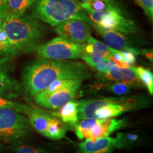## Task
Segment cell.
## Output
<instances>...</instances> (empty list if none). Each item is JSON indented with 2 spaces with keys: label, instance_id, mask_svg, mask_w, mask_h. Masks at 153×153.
Here are the masks:
<instances>
[{
  "label": "cell",
  "instance_id": "obj_7",
  "mask_svg": "<svg viewBox=\"0 0 153 153\" xmlns=\"http://www.w3.org/2000/svg\"><path fill=\"white\" fill-rule=\"evenodd\" d=\"M85 11L93 24L103 29L115 30L122 33H133L138 30L133 21L123 16L120 8L101 11L89 9Z\"/></svg>",
  "mask_w": 153,
  "mask_h": 153
},
{
  "label": "cell",
  "instance_id": "obj_15",
  "mask_svg": "<svg viewBox=\"0 0 153 153\" xmlns=\"http://www.w3.org/2000/svg\"><path fill=\"white\" fill-rule=\"evenodd\" d=\"M24 114H26V117L28 118L31 127L45 136L48 123L53 116L40 108L31 107L28 105H26L25 108Z\"/></svg>",
  "mask_w": 153,
  "mask_h": 153
},
{
  "label": "cell",
  "instance_id": "obj_11",
  "mask_svg": "<svg viewBox=\"0 0 153 153\" xmlns=\"http://www.w3.org/2000/svg\"><path fill=\"white\" fill-rule=\"evenodd\" d=\"M92 26L95 28L97 33L103 38L106 45L112 49L118 51H132L137 55L140 54L141 51L133 46L130 40L125 36V34L115 30H105L99 28V26L93 24Z\"/></svg>",
  "mask_w": 153,
  "mask_h": 153
},
{
  "label": "cell",
  "instance_id": "obj_3",
  "mask_svg": "<svg viewBox=\"0 0 153 153\" xmlns=\"http://www.w3.org/2000/svg\"><path fill=\"white\" fill-rule=\"evenodd\" d=\"M77 102L79 120L87 118H113L143 108L146 104L145 100L139 97H101Z\"/></svg>",
  "mask_w": 153,
  "mask_h": 153
},
{
  "label": "cell",
  "instance_id": "obj_1",
  "mask_svg": "<svg viewBox=\"0 0 153 153\" xmlns=\"http://www.w3.org/2000/svg\"><path fill=\"white\" fill-rule=\"evenodd\" d=\"M91 73L83 63L70 60L38 59L25 67L22 74V86L30 97L45 90L58 79H88Z\"/></svg>",
  "mask_w": 153,
  "mask_h": 153
},
{
  "label": "cell",
  "instance_id": "obj_25",
  "mask_svg": "<svg viewBox=\"0 0 153 153\" xmlns=\"http://www.w3.org/2000/svg\"><path fill=\"white\" fill-rule=\"evenodd\" d=\"M26 104H20V103L15 102L11 100H7V99L1 98L0 97V108L3 107H9V108H13L20 113L24 114V109L26 108Z\"/></svg>",
  "mask_w": 153,
  "mask_h": 153
},
{
  "label": "cell",
  "instance_id": "obj_32",
  "mask_svg": "<svg viewBox=\"0 0 153 153\" xmlns=\"http://www.w3.org/2000/svg\"><path fill=\"white\" fill-rule=\"evenodd\" d=\"M6 15H7L6 14H4V13L0 12V27H1V25H2L3 21H4V18H5Z\"/></svg>",
  "mask_w": 153,
  "mask_h": 153
},
{
  "label": "cell",
  "instance_id": "obj_8",
  "mask_svg": "<svg viewBox=\"0 0 153 153\" xmlns=\"http://www.w3.org/2000/svg\"><path fill=\"white\" fill-rule=\"evenodd\" d=\"M55 31L59 36L72 43L84 44L91 37V25L82 21L72 19L55 26Z\"/></svg>",
  "mask_w": 153,
  "mask_h": 153
},
{
  "label": "cell",
  "instance_id": "obj_19",
  "mask_svg": "<svg viewBox=\"0 0 153 153\" xmlns=\"http://www.w3.org/2000/svg\"><path fill=\"white\" fill-rule=\"evenodd\" d=\"M142 85L147 88L150 94H153V74L148 68L143 67L131 66Z\"/></svg>",
  "mask_w": 153,
  "mask_h": 153
},
{
  "label": "cell",
  "instance_id": "obj_6",
  "mask_svg": "<svg viewBox=\"0 0 153 153\" xmlns=\"http://www.w3.org/2000/svg\"><path fill=\"white\" fill-rule=\"evenodd\" d=\"M31 129L24 114L13 108H0V138L16 140L29 135Z\"/></svg>",
  "mask_w": 153,
  "mask_h": 153
},
{
  "label": "cell",
  "instance_id": "obj_29",
  "mask_svg": "<svg viewBox=\"0 0 153 153\" xmlns=\"http://www.w3.org/2000/svg\"><path fill=\"white\" fill-rule=\"evenodd\" d=\"M0 12L4 14H7V1L6 0H0Z\"/></svg>",
  "mask_w": 153,
  "mask_h": 153
},
{
  "label": "cell",
  "instance_id": "obj_16",
  "mask_svg": "<svg viewBox=\"0 0 153 153\" xmlns=\"http://www.w3.org/2000/svg\"><path fill=\"white\" fill-rule=\"evenodd\" d=\"M55 115L65 123L74 126L79 121L78 118V102L74 100L70 101L58 108Z\"/></svg>",
  "mask_w": 153,
  "mask_h": 153
},
{
  "label": "cell",
  "instance_id": "obj_22",
  "mask_svg": "<svg viewBox=\"0 0 153 153\" xmlns=\"http://www.w3.org/2000/svg\"><path fill=\"white\" fill-rule=\"evenodd\" d=\"M14 57H15L14 53L9 45L5 32L1 26L0 27V61L10 60V59Z\"/></svg>",
  "mask_w": 153,
  "mask_h": 153
},
{
  "label": "cell",
  "instance_id": "obj_26",
  "mask_svg": "<svg viewBox=\"0 0 153 153\" xmlns=\"http://www.w3.org/2000/svg\"><path fill=\"white\" fill-rule=\"evenodd\" d=\"M81 59H82L91 68H94V67L100 63L101 61L104 60V58L103 57H99L98 55L95 54H86V53H83L81 57Z\"/></svg>",
  "mask_w": 153,
  "mask_h": 153
},
{
  "label": "cell",
  "instance_id": "obj_9",
  "mask_svg": "<svg viewBox=\"0 0 153 153\" xmlns=\"http://www.w3.org/2000/svg\"><path fill=\"white\" fill-rule=\"evenodd\" d=\"M127 142L123 134H118L116 137H104L95 140L86 139L79 143L82 153H109L115 149L121 148Z\"/></svg>",
  "mask_w": 153,
  "mask_h": 153
},
{
  "label": "cell",
  "instance_id": "obj_23",
  "mask_svg": "<svg viewBox=\"0 0 153 153\" xmlns=\"http://www.w3.org/2000/svg\"><path fill=\"white\" fill-rule=\"evenodd\" d=\"M131 85L124 82H116L113 85H108L106 87L107 90L117 95H124L131 90Z\"/></svg>",
  "mask_w": 153,
  "mask_h": 153
},
{
  "label": "cell",
  "instance_id": "obj_4",
  "mask_svg": "<svg viewBox=\"0 0 153 153\" xmlns=\"http://www.w3.org/2000/svg\"><path fill=\"white\" fill-rule=\"evenodd\" d=\"M30 11L33 17L53 27L72 19L93 24L77 0H36Z\"/></svg>",
  "mask_w": 153,
  "mask_h": 153
},
{
  "label": "cell",
  "instance_id": "obj_17",
  "mask_svg": "<svg viewBox=\"0 0 153 153\" xmlns=\"http://www.w3.org/2000/svg\"><path fill=\"white\" fill-rule=\"evenodd\" d=\"M36 0H6L7 13L14 15H22L30 9Z\"/></svg>",
  "mask_w": 153,
  "mask_h": 153
},
{
  "label": "cell",
  "instance_id": "obj_28",
  "mask_svg": "<svg viewBox=\"0 0 153 153\" xmlns=\"http://www.w3.org/2000/svg\"><path fill=\"white\" fill-rule=\"evenodd\" d=\"M121 53L123 62L127 63L129 66H133V65L136 62L137 55L132 51H121Z\"/></svg>",
  "mask_w": 153,
  "mask_h": 153
},
{
  "label": "cell",
  "instance_id": "obj_13",
  "mask_svg": "<svg viewBox=\"0 0 153 153\" xmlns=\"http://www.w3.org/2000/svg\"><path fill=\"white\" fill-rule=\"evenodd\" d=\"M126 125L124 119L117 118H107V119H97L91 128L84 133L82 139L95 140L100 137L109 136L111 134L117 130H119Z\"/></svg>",
  "mask_w": 153,
  "mask_h": 153
},
{
  "label": "cell",
  "instance_id": "obj_27",
  "mask_svg": "<svg viewBox=\"0 0 153 153\" xmlns=\"http://www.w3.org/2000/svg\"><path fill=\"white\" fill-rule=\"evenodd\" d=\"M16 153H47L41 148L28 145H19L16 148Z\"/></svg>",
  "mask_w": 153,
  "mask_h": 153
},
{
  "label": "cell",
  "instance_id": "obj_30",
  "mask_svg": "<svg viewBox=\"0 0 153 153\" xmlns=\"http://www.w3.org/2000/svg\"><path fill=\"white\" fill-rule=\"evenodd\" d=\"M79 1H81L82 2H85V1H90V0H79ZM104 1H106V2L111 4H113V5H117L116 4V1H115V0H104ZM118 6V5H117Z\"/></svg>",
  "mask_w": 153,
  "mask_h": 153
},
{
  "label": "cell",
  "instance_id": "obj_14",
  "mask_svg": "<svg viewBox=\"0 0 153 153\" xmlns=\"http://www.w3.org/2000/svg\"><path fill=\"white\" fill-rule=\"evenodd\" d=\"M96 76L102 79L116 81L117 82H124V83L129 84L131 86L140 87L142 85V83L140 82L131 67L128 68L114 67L104 73L98 72Z\"/></svg>",
  "mask_w": 153,
  "mask_h": 153
},
{
  "label": "cell",
  "instance_id": "obj_21",
  "mask_svg": "<svg viewBox=\"0 0 153 153\" xmlns=\"http://www.w3.org/2000/svg\"><path fill=\"white\" fill-rule=\"evenodd\" d=\"M79 4L84 10L89 9L95 11H101L119 8L117 5L111 4L104 0H90L85 2H80Z\"/></svg>",
  "mask_w": 153,
  "mask_h": 153
},
{
  "label": "cell",
  "instance_id": "obj_2",
  "mask_svg": "<svg viewBox=\"0 0 153 153\" xmlns=\"http://www.w3.org/2000/svg\"><path fill=\"white\" fill-rule=\"evenodd\" d=\"M1 28L5 32L15 56L36 51L41 45L45 26L33 16L7 13Z\"/></svg>",
  "mask_w": 153,
  "mask_h": 153
},
{
  "label": "cell",
  "instance_id": "obj_20",
  "mask_svg": "<svg viewBox=\"0 0 153 153\" xmlns=\"http://www.w3.org/2000/svg\"><path fill=\"white\" fill-rule=\"evenodd\" d=\"M87 43L91 44L92 45V52H91L92 54H95L99 57H103V58H108V57H111L114 51V49L108 47L105 43L97 41L95 38H92L91 36L87 41Z\"/></svg>",
  "mask_w": 153,
  "mask_h": 153
},
{
  "label": "cell",
  "instance_id": "obj_18",
  "mask_svg": "<svg viewBox=\"0 0 153 153\" xmlns=\"http://www.w3.org/2000/svg\"><path fill=\"white\" fill-rule=\"evenodd\" d=\"M65 134L66 130L60 120L54 117L51 118L45 137L52 140H60L65 137Z\"/></svg>",
  "mask_w": 153,
  "mask_h": 153
},
{
  "label": "cell",
  "instance_id": "obj_5",
  "mask_svg": "<svg viewBox=\"0 0 153 153\" xmlns=\"http://www.w3.org/2000/svg\"><path fill=\"white\" fill-rule=\"evenodd\" d=\"M84 48L85 43H74L58 36L41 44L36 50V52L39 59L70 60L81 58Z\"/></svg>",
  "mask_w": 153,
  "mask_h": 153
},
{
  "label": "cell",
  "instance_id": "obj_12",
  "mask_svg": "<svg viewBox=\"0 0 153 153\" xmlns=\"http://www.w3.org/2000/svg\"><path fill=\"white\" fill-rule=\"evenodd\" d=\"M0 61V97L11 100L17 99L21 94V86L18 80L11 75L7 62Z\"/></svg>",
  "mask_w": 153,
  "mask_h": 153
},
{
  "label": "cell",
  "instance_id": "obj_31",
  "mask_svg": "<svg viewBox=\"0 0 153 153\" xmlns=\"http://www.w3.org/2000/svg\"><path fill=\"white\" fill-rule=\"evenodd\" d=\"M145 56L147 57L149 60H151V61L152 60V51H148V52H145L144 53Z\"/></svg>",
  "mask_w": 153,
  "mask_h": 153
},
{
  "label": "cell",
  "instance_id": "obj_10",
  "mask_svg": "<svg viewBox=\"0 0 153 153\" xmlns=\"http://www.w3.org/2000/svg\"><path fill=\"white\" fill-rule=\"evenodd\" d=\"M82 83V80L74 79L70 85L55 91L37 104L48 109H58L66 103L73 100Z\"/></svg>",
  "mask_w": 153,
  "mask_h": 153
},
{
  "label": "cell",
  "instance_id": "obj_24",
  "mask_svg": "<svg viewBox=\"0 0 153 153\" xmlns=\"http://www.w3.org/2000/svg\"><path fill=\"white\" fill-rule=\"evenodd\" d=\"M144 11L149 19L152 22L153 18V0H135Z\"/></svg>",
  "mask_w": 153,
  "mask_h": 153
}]
</instances>
